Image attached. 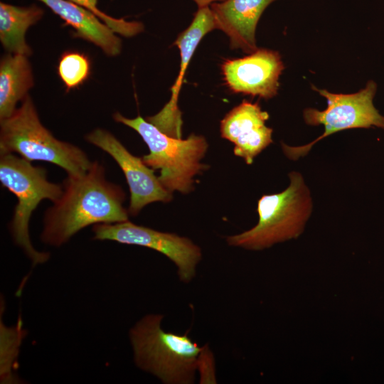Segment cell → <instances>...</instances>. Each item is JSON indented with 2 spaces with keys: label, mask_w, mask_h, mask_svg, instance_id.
I'll return each mask as SVG.
<instances>
[{
  "label": "cell",
  "mask_w": 384,
  "mask_h": 384,
  "mask_svg": "<svg viewBox=\"0 0 384 384\" xmlns=\"http://www.w3.org/2000/svg\"><path fill=\"white\" fill-rule=\"evenodd\" d=\"M289 177V185L284 191L259 199L257 224L227 237L229 245L261 250L302 234L312 211V199L301 174L292 171Z\"/></svg>",
  "instance_id": "5"
},
{
  "label": "cell",
  "mask_w": 384,
  "mask_h": 384,
  "mask_svg": "<svg viewBox=\"0 0 384 384\" xmlns=\"http://www.w3.org/2000/svg\"><path fill=\"white\" fill-rule=\"evenodd\" d=\"M313 90L326 98L327 107L324 110L306 108L303 117L309 125H323L324 133L314 141L302 146H292L282 142L285 156L297 160L308 154L311 147L321 139L340 131L372 127L384 129V116L373 104L377 92V83L369 80L358 92L351 94L333 93L312 86Z\"/></svg>",
  "instance_id": "7"
},
{
  "label": "cell",
  "mask_w": 384,
  "mask_h": 384,
  "mask_svg": "<svg viewBox=\"0 0 384 384\" xmlns=\"http://www.w3.org/2000/svg\"><path fill=\"white\" fill-rule=\"evenodd\" d=\"M33 76L28 56L8 53L0 63V120L9 117L33 86Z\"/></svg>",
  "instance_id": "15"
},
{
  "label": "cell",
  "mask_w": 384,
  "mask_h": 384,
  "mask_svg": "<svg viewBox=\"0 0 384 384\" xmlns=\"http://www.w3.org/2000/svg\"><path fill=\"white\" fill-rule=\"evenodd\" d=\"M43 14V9L35 4L17 6L1 2L0 41L4 48L9 53L31 55L32 50L26 43V33Z\"/></svg>",
  "instance_id": "16"
},
{
  "label": "cell",
  "mask_w": 384,
  "mask_h": 384,
  "mask_svg": "<svg viewBox=\"0 0 384 384\" xmlns=\"http://www.w3.org/2000/svg\"><path fill=\"white\" fill-rule=\"evenodd\" d=\"M24 331L21 320L16 326L7 328L1 322V383L16 381L14 368Z\"/></svg>",
  "instance_id": "17"
},
{
  "label": "cell",
  "mask_w": 384,
  "mask_h": 384,
  "mask_svg": "<svg viewBox=\"0 0 384 384\" xmlns=\"http://www.w3.org/2000/svg\"><path fill=\"white\" fill-rule=\"evenodd\" d=\"M85 139L110 155L123 171L130 192L129 215H138L149 203L172 200V193L164 187L154 170L142 158L131 154L111 132L97 128L87 134Z\"/></svg>",
  "instance_id": "9"
},
{
  "label": "cell",
  "mask_w": 384,
  "mask_h": 384,
  "mask_svg": "<svg viewBox=\"0 0 384 384\" xmlns=\"http://www.w3.org/2000/svg\"><path fill=\"white\" fill-rule=\"evenodd\" d=\"M92 232L95 240L139 245L161 252L175 264L178 279L183 283L193 279L202 258L201 248L189 238L138 225L129 220L95 224Z\"/></svg>",
  "instance_id": "8"
},
{
  "label": "cell",
  "mask_w": 384,
  "mask_h": 384,
  "mask_svg": "<svg viewBox=\"0 0 384 384\" xmlns=\"http://www.w3.org/2000/svg\"><path fill=\"white\" fill-rule=\"evenodd\" d=\"M63 187L60 197L44 214L41 239L45 244L60 247L90 225L129 220L124 191L107 178L99 161H92L81 175H68Z\"/></svg>",
  "instance_id": "1"
},
{
  "label": "cell",
  "mask_w": 384,
  "mask_h": 384,
  "mask_svg": "<svg viewBox=\"0 0 384 384\" xmlns=\"http://www.w3.org/2000/svg\"><path fill=\"white\" fill-rule=\"evenodd\" d=\"M113 118L141 136L149 150L148 154L143 156V161L151 169L160 170L159 179L171 193L175 191L183 194L191 192L194 188V176L209 168L208 165L201 162L208 147L204 137L191 134L186 139L175 138L139 115L129 119L115 112Z\"/></svg>",
  "instance_id": "4"
},
{
  "label": "cell",
  "mask_w": 384,
  "mask_h": 384,
  "mask_svg": "<svg viewBox=\"0 0 384 384\" xmlns=\"http://www.w3.org/2000/svg\"><path fill=\"white\" fill-rule=\"evenodd\" d=\"M74 30V36L86 40L109 56L119 55L122 41L91 11L69 0H39Z\"/></svg>",
  "instance_id": "14"
},
{
  "label": "cell",
  "mask_w": 384,
  "mask_h": 384,
  "mask_svg": "<svg viewBox=\"0 0 384 384\" xmlns=\"http://www.w3.org/2000/svg\"><path fill=\"white\" fill-rule=\"evenodd\" d=\"M213 29H216V26L210 8H198L190 26L178 35L174 42L180 51L181 63L176 80L171 89V98L158 113L146 118L148 122L169 136L181 138L183 122L178 98L183 76L200 41Z\"/></svg>",
  "instance_id": "11"
},
{
  "label": "cell",
  "mask_w": 384,
  "mask_h": 384,
  "mask_svg": "<svg viewBox=\"0 0 384 384\" xmlns=\"http://www.w3.org/2000/svg\"><path fill=\"white\" fill-rule=\"evenodd\" d=\"M58 72L68 90L78 87L89 77L90 60L84 53L66 52L60 57Z\"/></svg>",
  "instance_id": "18"
},
{
  "label": "cell",
  "mask_w": 384,
  "mask_h": 384,
  "mask_svg": "<svg viewBox=\"0 0 384 384\" xmlns=\"http://www.w3.org/2000/svg\"><path fill=\"white\" fill-rule=\"evenodd\" d=\"M275 0H225L210 4L216 29L229 38L232 49L250 54L257 49L255 31L264 10Z\"/></svg>",
  "instance_id": "13"
},
{
  "label": "cell",
  "mask_w": 384,
  "mask_h": 384,
  "mask_svg": "<svg viewBox=\"0 0 384 384\" xmlns=\"http://www.w3.org/2000/svg\"><path fill=\"white\" fill-rule=\"evenodd\" d=\"M0 154V182L18 200L9 225L13 240L33 265L43 263L49 259L50 254L33 247L29 236V221L43 200L54 203L60 197L63 184L50 181L44 168L33 166L16 154Z\"/></svg>",
  "instance_id": "6"
},
{
  "label": "cell",
  "mask_w": 384,
  "mask_h": 384,
  "mask_svg": "<svg viewBox=\"0 0 384 384\" xmlns=\"http://www.w3.org/2000/svg\"><path fill=\"white\" fill-rule=\"evenodd\" d=\"M269 114L258 103L243 100L220 122L221 137L235 145L234 154L247 164L272 142V129L265 124Z\"/></svg>",
  "instance_id": "12"
},
{
  "label": "cell",
  "mask_w": 384,
  "mask_h": 384,
  "mask_svg": "<svg viewBox=\"0 0 384 384\" xmlns=\"http://www.w3.org/2000/svg\"><path fill=\"white\" fill-rule=\"evenodd\" d=\"M163 317L146 315L130 329L134 363L164 383L193 384L208 348L187 334L165 331L161 327Z\"/></svg>",
  "instance_id": "2"
},
{
  "label": "cell",
  "mask_w": 384,
  "mask_h": 384,
  "mask_svg": "<svg viewBox=\"0 0 384 384\" xmlns=\"http://www.w3.org/2000/svg\"><path fill=\"white\" fill-rule=\"evenodd\" d=\"M0 153L55 164L68 176L85 173L92 161L78 146L56 139L41 123L28 94L9 117L0 120Z\"/></svg>",
  "instance_id": "3"
},
{
  "label": "cell",
  "mask_w": 384,
  "mask_h": 384,
  "mask_svg": "<svg viewBox=\"0 0 384 384\" xmlns=\"http://www.w3.org/2000/svg\"><path fill=\"white\" fill-rule=\"evenodd\" d=\"M198 5V8L208 6L216 1H224L225 0H193Z\"/></svg>",
  "instance_id": "20"
},
{
  "label": "cell",
  "mask_w": 384,
  "mask_h": 384,
  "mask_svg": "<svg viewBox=\"0 0 384 384\" xmlns=\"http://www.w3.org/2000/svg\"><path fill=\"white\" fill-rule=\"evenodd\" d=\"M221 69L233 92L268 100L277 94L284 64L278 52L261 48L243 58L225 60Z\"/></svg>",
  "instance_id": "10"
},
{
  "label": "cell",
  "mask_w": 384,
  "mask_h": 384,
  "mask_svg": "<svg viewBox=\"0 0 384 384\" xmlns=\"http://www.w3.org/2000/svg\"><path fill=\"white\" fill-rule=\"evenodd\" d=\"M94 13L114 32L124 37H132L144 29V25L139 21H127L124 18H116L102 11L97 7L98 0H69Z\"/></svg>",
  "instance_id": "19"
}]
</instances>
